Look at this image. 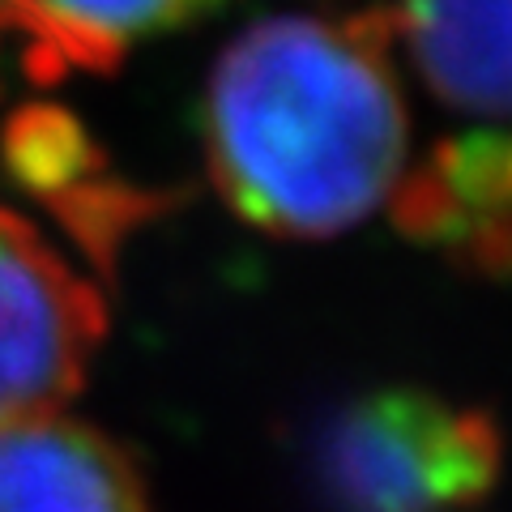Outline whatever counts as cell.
Segmentation results:
<instances>
[{"label": "cell", "instance_id": "obj_2", "mask_svg": "<svg viewBox=\"0 0 512 512\" xmlns=\"http://www.w3.org/2000/svg\"><path fill=\"white\" fill-rule=\"evenodd\" d=\"M316 474L338 512H461L500 474V431L427 389H376L320 427Z\"/></svg>", "mask_w": 512, "mask_h": 512}, {"label": "cell", "instance_id": "obj_6", "mask_svg": "<svg viewBox=\"0 0 512 512\" xmlns=\"http://www.w3.org/2000/svg\"><path fill=\"white\" fill-rule=\"evenodd\" d=\"M201 0H0V47H18L35 82L86 69L111 73L150 35L184 26Z\"/></svg>", "mask_w": 512, "mask_h": 512}, {"label": "cell", "instance_id": "obj_8", "mask_svg": "<svg viewBox=\"0 0 512 512\" xmlns=\"http://www.w3.org/2000/svg\"><path fill=\"white\" fill-rule=\"evenodd\" d=\"M508 175H512V133H508Z\"/></svg>", "mask_w": 512, "mask_h": 512}, {"label": "cell", "instance_id": "obj_7", "mask_svg": "<svg viewBox=\"0 0 512 512\" xmlns=\"http://www.w3.org/2000/svg\"><path fill=\"white\" fill-rule=\"evenodd\" d=\"M0 154L13 180L30 197L52 205L82 248L107 239L128 218L133 188L111 180L103 150L69 111L47 103L13 111L0 137Z\"/></svg>", "mask_w": 512, "mask_h": 512}, {"label": "cell", "instance_id": "obj_1", "mask_svg": "<svg viewBox=\"0 0 512 512\" xmlns=\"http://www.w3.org/2000/svg\"><path fill=\"white\" fill-rule=\"evenodd\" d=\"M389 39V9L346 26L269 18L218 56L201 107L205 163L256 231L329 239L393 197L406 107Z\"/></svg>", "mask_w": 512, "mask_h": 512}, {"label": "cell", "instance_id": "obj_4", "mask_svg": "<svg viewBox=\"0 0 512 512\" xmlns=\"http://www.w3.org/2000/svg\"><path fill=\"white\" fill-rule=\"evenodd\" d=\"M0 512H150L124 448L64 414L0 427Z\"/></svg>", "mask_w": 512, "mask_h": 512}, {"label": "cell", "instance_id": "obj_5", "mask_svg": "<svg viewBox=\"0 0 512 512\" xmlns=\"http://www.w3.org/2000/svg\"><path fill=\"white\" fill-rule=\"evenodd\" d=\"M389 26L440 103L512 116V0H402Z\"/></svg>", "mask_w": 512, "mask_h": 512}, {"label": "cell", "instance_id": "obj_9", "mask_svg": "<svg viewBox=\"0 0 512 512\" xmlns=\"http://www.w3.org/2000/svg\"><path fill=\"white\" fill-rule=\"evenodd\" d=\"M214 5H222V0H201V9H214Z\"/></svg>", "mask_w": 512, "mask_h": 512}, {"label": "cell", "instance_id": "obj_3", "mask_svg": "<svg viewBox=\"0 0 512 512\" xmlns=\"http://www.w3.org/2000/svg\"><path fill=\"white\" fill-rule=\"evenodd\" d=\"M103 333L99 286L0 205V427L60 414L82 389Z\"/></svg>", "mask_w": 512, "mask_h": 512}]
</instances>
